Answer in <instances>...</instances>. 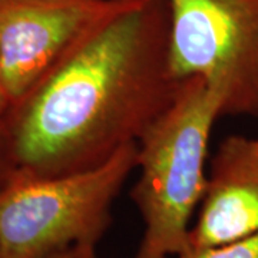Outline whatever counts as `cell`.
Listing matches in <instances>:
<instances>
[{"label": "cell", "mask_w": 258, "mask_h": 258, "mask_svg": "<svg viewBox=\"0 0 258 258\" xmlns=\"http://www.w3.org/2000/svg\"><path fill=\"white\" fill-rule=\"evenodd\" d=\"M222 118L215 93L185 79L171 106L138 141L132 201L145 225L134 258H178L191 248V218L208 181V145Z\"/></svg>", "instance_id": "cell-2"}, {"label": "cell", "mask_w": 258, "mask_h": 258, "mask_svg": "<svg viewBox=\"0 0 258 258\" xmlns=\"http://www.w3.org/2000/svg\"><path fill=\"white\" fill-rule=\"evenodd\" d=\"M10 109H12V102H10L8 86H6L3 60H2V53H0V120L6 118V115L9 113Z\"/></svg>", "instance_id": "cell-9"}, {"label": "cell", "mask_w": 258, "mask_h": 258, "mask_svg": "<svg viewBox=\"0 0 258 258\" xmlns=\"http://www.w3.org/2000/svg\"><path fill=\"white\" fill-rule=\"evenodd\" d=\"M168 0H118L3 119L19 175L47 178L109 161L171 106Z\"/></svg>", "instance_id": "cell-1"}, {"label": "cell", "mask_w": 258, "mask_h": 258, "mask_svg": "<svg viewBox=\"0 0 258 258\" xmlns=\"http://www.w3.org/2000/svg\"><path fill=\"white\" fill-rule=\"evenodd\" d=\"M138 144L105 164L68 175H19L0 194V258H98L112 205L137 169Z\"/></svg>", "instance_id": "cell-3"}, {"label": "cell", "mask_w": 258, "mask_h": 258, "mask_svg": "<svg viewBox=\"0 0 258 258\" xmlns=\"http://www.w3.org/2000/svg\"><path fill=\"white\" fill-rule=\"evenodd\" d=\"M208 166L191 248L222 245L258 232V138L225 137Z\"/></svg>", "instance_id": "cell-6"}, {"label": "cell", "mask_w": 258, "mask_h": 258, "mask_svg": "<svg viewBox=\"0 0 258 258\" xmlns=\"http://www.w3.org/2000/svg\"><path fill=\"white\" fill-rule=\"evenodd\" d=\"M169 68L200 78L222 116L258 118V0H168Z\"/></svg>", "instance_id": "cell-4"}, {"label": "cell", "mask_w": 258, "mask_h": 258, "mask_svg": "<svg viewBox=\"0 0 258 258\" xmlns=\"http://www.w3.org/2000/svg\"><path fill=\"white\" fill-rule=\"evenodd\" d=\"M118 0H0V53L12 106Z\"/></svg>", "instance_id": "cell-5"}, {"label": "cell", "mask_w": 258, "mask_h": 258, "mask_svg": "<svg viewBox=\"0 0 258 258\" xmlns=\"http://www.w3.org/2000/svg\"><path fill=\"white\" fill-rule=\"evenodd\" d=\"M52 258H78V255H76L75 251H64V252H60V254H56Z\"/></svg>", "instance_id": "cell-10"}, {"label": "cell", "mask_w": 258, "mask_h": 258, "mask_svg": "<svg viewBox=\"0 0 258 258\" xmlns=\"http://www.w3.org/2000/svg\"><path fill=\"white\" fill-rule=\"evenodd\" d=\"M178 258H258V232L222 245L189 248Z\"/></svg>", "instance_id": "cell-7"}, {"label": "cell", "mask_w": 258, "mask_h": 258, "mask_svg": "<svg viewBox=\"0 0 258 258\" xmlns=\"http://www.w3.org/2000/svg\"><path fill=\"white\" fill-rule=\"evenodd\" d=\"M19 176L13 147L5 122L0 120V194Z\"/></svg>", "instance_id": "cell-8"}]
</instances>
